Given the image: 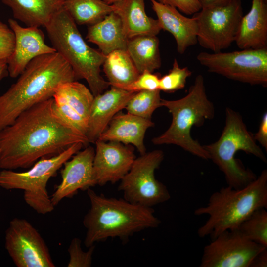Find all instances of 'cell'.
Segmentation results:
<instances>
[{
	"instance_id": "836d02e7",
	"label": "cell",
	"mask_w": 267,
	"mask_h": 267,
	"mask_svg": "<svg viewBox=\"0 0 267 267\" xmlns=\"http://www.w3.org/2000/svg\"><path fill=\"white\" fill-rule=\"evenodd\" d=\"M166 5L176 8L187 15H192L198 12L201 7L198 0H158Z\"/></svg>"
},
{
	"instance_id": "4dcf8cb0",
	"label": "cell",
	"mask_w": 267,
	"mask_h": 267,
	"mask_svg": "<svg viewBox=\"0 0 267 267\" xmlns=\"http://www.w3.org/2000/svg\"><path fill=\"white\" fill-rule=\"evenodd\" d=\"M95 245L89 247L87 251L83 250L81 241L78 238H74L68 248L69 260L68 267H90L92 264V255Z\"/></svg>"
},
{
	"instance_id": "1f68e13d",
	"label": "cell",
	"mask_w": 267,
	"mask_h": 267,
	"mask_svg": "<svg viewBox=\"0 0 267 267\" xmlns=\"http://www.w3.org/2000/svg\"><path fill=\"white\" fill-rule=\"evenodd\" d=\"M159 76L153 72L144 71L137 78L124 89L133 92L159 89Z\"/></svg>"
},
{
	"instance_id": "9c48e42d",
	"label": "cell",
	"mask_w": 267,
	"mask_h": 267,
	"mask_svg": "<svg viewBox=\"0 0 267 267\" xmlns=\"http://www.w3.org/2000/svg\"><path fill=\"white\" fill-rule=\"evenodd\" d=\"M163 159L164 153L160 150L146 152L136 157L118 186L124 199L133 204L152 208L171 198L167 187L155 177V171Z\"/></svg>"
},
{
	"instance_id": "83f0119b",
	"label": "cell",
	"mask_w": 267,
	"mask_h": 267,
	"mask_svg": "<svg viewBox=\"0 0 267 267\" xmlns=\"http://www.w3.org/2000/svg\"><path fill=\"white\" fill-rule=\"evenodd\" d=\"M266 208L254 211L237 229L250 240L267 248V211Z\"/></svg>"
},
{
	"instance_id": "e575fe53",
	"label": "cell",
	"mask_w": 267,
	"mask_h": 267,
	"mask_svg": "<svg viewBox=\"0 0 267 267\" xmlns=\"http://www.w3.org/2000/svg\"><path fill=\"white\" fill-rule=\"evenodd\" d=\"M266 150H267V113L265 112L262 118L258 132L253 135Z\"/></svg>"
},
{
	"instance_id": "ffe728a7",
	"label": "cell",
	"mask_w": 267,
	"mask_h": 267,
	"mask_svg": "<svg viewBox=\"0 0 267 267\" xmlns=\"http://www.w3.org/2000/svg\"><path fill=\"white\" fill-rule=\"evenodd\" d=\"M150 119L144 118L129 113H118L98 139L114 141L134 146L141 155L146 153L144 138L147 130L154 126Z\"/></svg>"
},
{
	"instance_id": "7c38bea8",
	"label": "cell",
	"mask_w": 267,
	"mask_h": 267,
	"mask_svg": "<svg viewBox=\"0 0 267 267\" xmlns=\"http://www.w3.org/2000/svg\"><path fill=\"white\" fill-rule=\"evenodd\" d=\"M5 247L17 267H55L38 231L24 219L13 218L5 231Z\"/></svg>"
},
{
	"instance_id": "f35d334b",
	"label": "cell",
	"mask_w": 267,
	"mask_h": 267,
	"mask_svg": "<svg viewBox=\"0 0 267 267\" xmlns=\"http://www.w3.org/2000/svg\"><path fill=\"white\" fill-rule=\"evenodd\" d=\"M120 0H105L104 1L108 4H112Z\"/></svg>"
},
{
	"instance_id": "30bf717a",
	"label": "cell",
	"mask_w": 267,
	"mask_h": 267,
	"mask_svg": "<svg viewBox=\"0 0 267 267\" xmlns=\"http://www.w3.org/2000/svg\"><path fill=\"white\" fill-rule=\"evenodd\" d=\"M208 70L251 85H267V48L232 52H201L196 57Z\"/></svg>"
},
{
	"instance_id": "6da1fadb",
	"label": "cell",
	"mask_w": 267,
	"mask_h": 267,
	"mask_svg": "<svg viewBox=\"0 0 267 267\" xmlns=\"http://www.w3.org/2000/svg\"><path fill=\"white\" fill-rule=\"evenodd\" d=\"M78 142L86 145L89 141L56 114L52 97L24 111L0 130V168H29L40 158L57 155Z\"/></svg>"
},
{
	"instance_id": "ac0fdd59",
	"label": "cell",
	"mask_w": 267,
	"mask_h": 267,
	"mask_svg": "<svg viewBox=\"0 0 267 267\" xmlns=\"http://www.w3.org/2000/svg\"><path fill=\"white\" fill-rule=\"evenodd\" d=\"M134 92L111 86V89L95 96L90 109L86 136L95 143L114 116L125 108Z\"/></svg>"
},
{
	"instance_id": "5b68a950",
	"label": "cell",
	"mask_w": 267,
	"mask_h": 267,
	"mask_svg": "<svg viewBox=\"0 0 267 267\" xmlns=\"http://www.w3.org/2000/svg\"><path fill=\"white\" fill-rule=\"evenodd\" d=\"M45 28L52 46L71 66L77 79L87 81L94 96L103 92L110 86L100 74L106 55L88 45L63 7Z\"/></svg>"
},
{
	"instance_id": "7a4b0ae2",
	"label": "cell",
	"mask_w": 267,
	"mask_h": 267,
	"mask_svg": "<svg viewBox=\"0 0 267 267\" xmlns=\"http://www.w3.org/2000/svg\"><path fill=\"white\" fill-rule=\"evenodd\" d=\"M19 76L0 96V130L24 111L52 98L60 84L77 80L71 66L56 52L35 58Z\"/></svg>"
},
{
	"instance_id": "484cf974",
	"label": "cell",
	"mask_w": 267,
	"mask_h": 267,
	"mask_svg": "<svg viewBox=\"0 0 267 267\" xmlns=\"http://www.w3.org/2000/svg\"><path fill=\"white\" fill-rule=\"evenodd\" d=\"M102 65L110 86L124 89L140 75L126 50H116L106 55Z\"/></svg>"
},
{
	"instance_id": "4316f807",
	"label": "cell",
	"mask_w": 267,
	"mask_h": 267,
	"mask_svg": "<svg viewBox=\"0 0 267 267\" xmlns=\"http://www.w3.org/2000/svg\"><path fill=\"white\" fill-rule=\"evenodd\" d=\"M63 8L76 24L91 25L113 12L114 7L102 0H66Z\"/></svg>"
},
{
	"instance_id": "8d00e7d4",
	"label": "cell",
	"mask_w": 267,
	"mask_h": 267,
	"mask_svg": "<svg viewBox=\"0 0 267 267\" xmlns=\"http://www.w3.org/2000/svg\"><path fill=\"white\" fill-rule=\"evenodd\" d=\"M231 0H198L201 8L222 4Z\"/></svg>"
},
{
	"instance_id": "9a60e30c",
	"label": "cell",
	"mask_w": 267,
	"mask_h": 267,
	"mask_svg": "<svg viewBox=\"0 0 267 267\" xmlns=\"http://www.w3.org/2000/svg\"><path fill=\"white\" fill-rule=\"evenodd\" d=\"M94 154V149L88 146L64 163L61 182L50 197L54 206L65 198L73 197L79 190L87 191L97 185L93 166Z\"/></svg>"
},
{
	"instance_id": "7402d4cb",
	"label": "cell",
	"mask_w": 267,
	"mask_h": 267,
	"mask_svg": "<svg viewBox=\"0 0 267 267\" xmlns=\"http://www.w3.org/2000/svg\"><path fill=\"white\" fill-rule=\"evenodd\" d=\"M112 5L129 39L142 35L156 36L162 30L157 19L147 15L144 0H120Z\"/></svg>"
},
{
	"instance_id": "2e32d148",
	"label": "cell",
	"mask_w": 267,
	"mask_h": 267,
	"mask_svg": "<svg viewBox=\"0 0 267 267\" xmlns=\"http://www.w3.org/2000/svg\"><path fill=\"white\" fill-rule=\"evenodd\" d=\"M93 166L97 185L120 181L131 169L136 156L134 150L121 143L97 140Z\"/></svg>"
},
{
	"instance_id": "d590c367",
	"label": "cell",
	"mask_w": 267,
	"mask_h": 267,
	"mask_svg": "<svg viewBox=\"0 0 267 267\" xmlns=\"http://www.w3.org/2000/svg\"><path fill=\"white\" fill-rule=\"evenodd\" d=\"M267 267V249L264 248L259 252L254 258L250 267Z\"/></svg>"
},
{
	"instance_id": "277c9868",
	"label": "cell",
	"mask_w": 267,
	"mask_h": 267,
	"mask_svg": "<svg viewBox=\"0 0 267 267\" xmlns=\"http://www.w3.org/2000/svg\"><path fill=\"white\" fill-rule=\"evenodd\" d=\"M267 208V170L244 187H222L211 194L205 206L195 210L208 218L197 230L200 238H214L226 230L237 229L254 211Z\"/></svg>"
},
{
	"instance_id": "d4e9b609",
	"label": "cell",
	"mask_w": 267,
	"mask_h": 267,
	"mask_svg": "<svg viewBox=\"0 0 267 267\" xmlns=\"http://www.w3.org/2000/svg\"><path fill=\"white\" fill-rule=\"evenodd\" d=\"M126 50L140 74L144 71L153 72L161 67L159 41L156 36L130 38Z\"/></svg>"
},
{
	"instance_id": "8992f818",
	"label": "cell",
	"mask_w": 267,
	"mask_h": 267,
	"mask_svg": "<svg viewBox=\"0 0 267 267\" xmlns=\"http://www.w3.org/2000/svg\"><path fill=\"white\" fill-rule=\"evenodd\" d=\"M161 106L166 107L172 114V123L163 134L152 139V143L175 144L202 159H210L203 146L191 136L193 126H201L205 120L214 115V106L207 97L203 76L196 77L184 97L175 100L162 99Z\"/></svg>"
},
{
	"instance_id": "f1b7e54d",
	"label": "cell",
	"mask_w": 267,
	"mask_h": 267,
	"mask_svg": "<svg viewBox=\"0 0 267 267\" xmlns=\"http://www.w3.org/2000/svg\"><path fill=\"white\" fill-rule=\"evenodd\" d=\"M160 90H142L136 92L127 103V113L151 119L154 111L161 106Z\"/></svg>"
},
{
	"instance_id": "ab89813d",
	"label": "cell",
	"mask_w": 267,
	"mask_h": 267,
	"mask_svg": "<svg viewBox=\"0 0 267 267\" xmlns=\"http://www.w3.org/2000/svg\"><path fill=\"white\" fill-rule=\"evenodd\" d=\"M104 0V1L105 0Z\"/></svg>"
},
{
	"instance_id": "5bb4252c",
	"label": "cell",
	"mask_w": 267,
	"mask_h": 267,
	"mask_svg": "<svg viewBox=\"0 0 267 267\" xmlns=\"http://www.w3.org/2000/svg\"><path fill=\"white\" fill-rule=\"evenodd\" d=\"M52 98L56 114L72 129L86 136L94 98L90 90L76 81L66 82L58 85Z\"/></svg>"
},
{
	"instance_id": "e0dca14e",
	"label": "cell",
	"mask_w": 267,
	"mask_h": 267,
	"mask_svg": "<svg viewBox=\"0 0 267 267\" xmlns=\"http://www.w3.org/2000/svg\"><path fill=\"white\" fill-rule=\"evenodd\" d=\"M8 23L15 36L14 49L7 60L10 77L19 76L35 58L56 52L52 46L46 44L44 33L39 27H22L13 18H9Z\"/></svg>"
},
{
	"instance_id": "d6a6232c",
	"label": "cell",
	"mask_w": 267,
	"mask_h": 267,
	"mask_svg": "<svg viewBox=\"0 0 267 267\" xmlns=\"http://www.w3.org/2000/svg\"><path fill=\"white\" fill-rule=\"evenodd\" d=\"M15 44L14 34L9 26L0 20V60H7Z\"/></svg>"
},
{
	"instance_id": "44dd1931",
	"label": "cell",
	"mask_w": 267,
	"mask_h": 267,
	"mask_svg": "<svg viewBox=\"0 0 267 267\" xmlns=\"http://www.w3.org/2000/svg\"><path fill=\"white\" fill-rule=\"evenodd\" d=\"M235 42L238 48H267V0H252L249 11L243 15Z\"/></svg>"
},
{
	"instance_id": "f546056e",
	"label": "cell",
	"mask_w": 267,
	"mask_h": 267,
	"mask_svg": "<svg viewBox=\"0 0 267 267\" xmlns=\"http://www.w3.org/2000/svg\"><path fill=\"white\" fill-rule=\"evenodd\" d=\"M192 72L187 67L181 68L176 59L169 72L160 78L159 89L166 92H173L183 89Z\"/></svg>"
},
{
	"instance_id": "d6986e66",
	"label": "cell",
	"mask_w": 267,
	"mask_h": 267,
	"mask_svg": "<svg viewBox=\"0 0 267 267\" xmlns=\"http://www.w3.org/2000/svg\"><path fill=\"white\" fill-rule=\"evenodd\" d=\"M150 1L161 29L173 36L179 54H183L188 47L197 44V24L194 17H187L176 8L157 0Z\"/></svg>"
},
{
	"instance_id": "74e56055",
	"label": "cell",
	"mask_w": 267,
	"mask_h": 267,
	"mask_svg": "<svg viewBox=\"0 0 267 267\" xmlns=\"http://www.w3.org/2000/svg\"><path fill=\"white\" fill-rule=\"evenodd\" d=\"M8 75L7 60H0V81Z\"/></svg>"
},
{
	"instance_id": "cb8c5ba5",
	"label": "cell",
	"mask_w": 267,
	"mask_h": 267,
	"mask_svg": "<svg viewBox=\"0 0 267 267\" xmlns=\"http://www.w3.org/2000/svg\"><path fill=\"white\" fill-rule=\"evenodd\" d=\"M86 39L96 44L105 55L116 50H126L129 40L120 17L114 12L90 25Z\"/></svg>"
},
{
	"instance_id": "8fae6325",
	"label": "cell",
	"mask_w": 267,
	"mask_h": 267,
	"mask_svg": "<svg viewBox=\"0 0 267 267\" xmlns=\"http://www.w3.org/2000/svg\"><path fill=\"white\" fill-rule=\"evenodd\" d=\"M243 15L240 0L202 8L193 16L197 24V43L213 52L229 47L235 42Z\"/></svg>"
},
{
	"instance_id": "603a6c76",
	"label": "cell",
	"mask_w": 267,
	"mask_h": 267,
	"mask_svg": "<svg viewBox=\"0 0 267 267\" xmlns=\"http://www.w3.org/2000/svg\"><path fill=\"white\" fill-rule=\"evenodd\" d=\"M66 0H0L9 7L14 19L27 26L45 27L63 8Z\"/></svg>"
},
{
	"instance_id": "ba28073f",
	"label": "cell",
	"mask_w": 267,
	"mask_h": 267,
	"mask_svg": "<svg viewBox=\"0 0 267 267\" xmlns=\"http://www.w3.org/2000/svg\"><path fill=\"white\" fill-rule=\"evenodd\" d=\"M84 146L82 143H76L57 155L41 158L25 172L2 169L0 186L6 190H23L25 202L37 213L43 215L50 213L55 206L47 190L48 180Z\"/></svg>"
},
{
	"instance_id": "52a82bcc",
	"label": "cell",
	"mask_w": 267,
	"mask_h": 267,
	"mask_svg": "<svg viewBox=\"0 0 267 267\" xmlns=\"http://www.w3.org/2000/svg\"><path fill=\"white\" fill-rule=\"evenodd\" d=\"M225 123L222 134L215 142L204 145L210 159L223 173L227 185L235 189L245 187L257 177L235 158L243 151L266 162V157L247 129L240 115L229 108L225 110Z\"/></svg>"
},
{
	"instance_id": "3957f363",
	"label": "cell",
	"mask_w": 267,
	"mask_h": 267,
	"mask_svg": "<svg viewBox=\"0 0 267 267\" xmlns=\"http://www.w3.org/2000/svg\"><path fill=\"white\" fill-rule=\"evenodd\" d=\"M90 207L84 217L87 229L84 245L89 248L109 238L127 241L135 233L158 227L161 221L153 208L132 203L123 199L108 198L87 190Z\"/></svg>"
},
{
	"instance_id": "4fadbf2b",
	"label": "cell",
	"mask_w": 267,
	"mask_h": 267,
	"mask_svg": "<svg viewBox=\"0 0 267 267\" xmlns=\"http://www.w3.org/2000/svg\"><path fill=\"white\" fill-rule=\"evenodd\" d=\"M265 247L245 237L237 229L226 230L206 245L200 267H250Z\"/></svg>"
}]
</instances>
